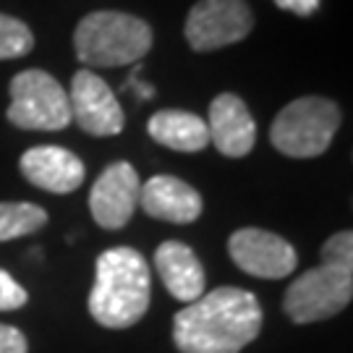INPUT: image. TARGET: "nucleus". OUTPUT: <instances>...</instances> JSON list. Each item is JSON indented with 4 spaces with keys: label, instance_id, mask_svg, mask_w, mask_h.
Returning <instances> with one entry per match:
<instances>
[{
    "label": "nucleus",
    "instance_id": "nucleus-13",
    "mask_svg": "<svg viewBox=\"0 0 353 353\" xmlns=\"http://www.w3.org/2000/svg\"><path fill=\"white\" fill-rule=\"evenodd\" d=\"M139 207L154 220L189 225L202 214V194L176 176H152L141 183Z\"/></svg>",
    "mask_w": 353,
    "mask_h": 353
},
{
    "label": "nucleus",
    "instance_id": "nucleus-6",
    "mask_svg": "<svg viewBox=\"0 0 353 353\" xmlns=\"http://www.w3.org/2000/svg\"><path fill=\"white\" fill-rule=\"evenodd\" d=\"M8 123L24 131H61L71 123V102L63 84L42 68H26L11 79Z\"/></svg>",
    "mask_w": 353,
    "mask_h": 353
},
{
    "label": "nucleus",
    "instance_id": "nucleus-9",
    "mask_svg": "<svg viewBox=\"0 0 353 353\" xmlns=\"http://www.w3.org/2000/svg\"><path fill=\"white\" fill-rule=\"evenodd\" d=\"M71 118H74L81 131L92 137H118L123 131L126 115L113 89L108 81L92 74L89 68H81L74 74L71 81Z\"/></svg>",
    "mask_w": 353,
    "mask_h": 353
},
{
    "label": "nucleus",
    "instance_id": "nucleus-21",
    "mask_svg": "<svg viewBox=\"0 0 353 353\" xmlns=\"http://www.w3.org/2000/svg\"><path fill=\"white\" fill-rule=\"evenodd\" d=\"M319 3L322 0H275L278 8L296 13V16H312V13H316Z\"/></svg>",
    "mask_w": 353,
    "mask_h": 353
},
{
    "label": "nucleus",
    "instance_id": "nucleus-15",
    "mask_svg": "<svg viewBox=\"0 0 353 353\" xmlns=\"http://www.w3.org/2000/svg\"><path fill=\"white\" fill-rule=\"evenodd\" d=\"M150 137L157 144L176 152H202L210 147L207 121L186 110H157L147 123Z\"/></svg>",
    "mask_w": 353,
    "mask_h": 353
},
{
    "label": "nucleus",
    "instance_id": "nucleus-3",
    "mask_svg": "<svg viewBox=\"0 0 353 353\" xmlns=\"http://www.w3.org/2000/svg\"><path fill=\"white\" fill-rule=\"evenodd\" d=\"M152 26L123 11H92L74 32V50L92 68H118L141 61L152 50Z\"/></svg>",
    "mask_w": 353,
    "mask_h": 353
},
{
    "label": "nucleus",
    "instance_id": "nucleus-5",
    "mask_svg": "<svg viewBox=\"0 0 353 353\" xmlns=\"http://www.w3.org/2000/svg\"><path fill=\"white\" fill-rule=\"evenodd\" d=\"M351 299L353 265L322 262L290 283L283 299V309L296 325H312L341 314Z\"/></svg>",
    "mask_w": 353,
    "mask_h": 353
},
{
    "label": "nucleus",
    "instance_id": "nucleus-17",
    "mask_svg": "<svg viewBox=\"0 0 353 353\" xmlns=\"http://www.w3.org/2000/svg\"><path fill=\"white\" fill-rule=\"evenodd\" d=\"M34 50V34L32 29L21 21L0 13V61H13L24 58Z\"/></svg>",
    "mask_w": 353,
    "mask_h": 353
},
{
    "label": "nucleus",
    "instance_id": "nucleus-11",
    "mask_svg": "<svg viewBox=\"0 0 353 353\" xmlns=\"http://www.w3.org/2000/svg\"><path fill=\"white\" fill-rule=\"evenodd\" d=\"M210 144L225 157H246L256 141V123L239 94L223 92L210 105Z\"/></svg>",
    "mask_w": 353,
    "mask_h": 353
},
{
    "label": "nucleus",
    "instance_id": "nucleus-2",
    "mask_svg": "<svg viewBox=\"0 0 353 353\" xmlns=\"http://www.w3.org/2000/svg\"><path fill=\"white\" fill-rule=\"evenodd\" d=\"M152 275L147 259L131 246H115L97 256L89 314L102 327H134L150 309Z\"/></svg>",
    "mask_w": 353,
    "mask_h": 353
},
{
    "label": "nucleus",
    "instance_id": "nucleus-10",
    "mask_svg": "<svg viewBox=\"0 0 353 353\" xmlns=\"http://www.w3.org/2000/svg\"><path fill=\"white\" fill-rule=\"evenodd\" d=\"M139 191L141 181L134 165L126 160L108 165L89 191V210L94 223L105 230H121L128 225L139 207Z\"/></svg>",
    "mask_w": 353,
    "mask_h": 353
},
{
    "label": "nucleus",
    "instance_id": "nucleus-7",
    "mask_svg": "<svg viewBox=\"0 0 353 353\" xmlns=\"http://www.w3.org/2000/svg\"><path fill=\"white\" fill-rule=\"evenodd\" d=\"M254 29V13L246 0H196L191 6L183 34L191 50L212 52L236 45Z\"/></svg>",
    "mask_w": 353,
    "mask_h": 353
},
{
    "label": "nucleus",
    "instance_id": "nucleus-4",
    "mask_svg": "<svg viewBox=\"0 0 353 353\" xmlns=\"http://www.w3.org/2000/svg\"><path fill=\"white\" fill-rule=\"evenodd\" d=\"M343 123L341 108L327 97H299L288 102L270 126L272 147L296 160L319 157L330 150Z\"/></svg>",
    "mask_w": 353,
    "mask_h": 353
},
{
    "label": "nucleus",
    "instance_id": "nucleus-19",
    "mask_svg": "<svg viewBox=\"0 0 353 353\" xmlns=\"http://www.w3.org/2000/svg\"><path fill=\"white\" fill-rule=\"evenodd\" d=\"M26 301H29V293H26L6 270H0V312L21 309Z\"/></svg>",
    "mask_w": 353,
    "mask_h": 353
},
{
    "label": "nucleus",
    "instance_id": "nucleus-14",
    "mask_svg": "<svg viewBox=\"0 0 353 353\" xmlns=\"http://www.w3.org/2000/svg\"><path fill=\"white\" fill-rule=\"evenodd\" d=\"M154 270L176 301L191 303L204 293V267L183 241H163L154 252Z\"/></svg>",
    "mask_w": 353,
    "mask_h": 353
},
{
    "label": "nucleus",
    "instance_id": "nucleus-12",
    "mask_svg": "<svg viewBox=\"0 0 353 353\" xmlns=\"http://www.w3.org/2000/svg\"><path fill=\"white\" fill-rule=\"evenodd\" d=\"M19 168L24 178L42 191L50 194H71L84 183V163L71 150L63 147H32L21 154Z\"/></svg>",
    "mask_w": 353,
    "mask_h": 353
},
{
    "label": "nucleus",
    "instance_id": "nucleus-20",
    "mask_svg": "<svg viewBox=\"0 0 353 353\" xmlns=\"http://www.w3.org/2000/svg\"><path fill=\"white\" fill-rule=\"evenodd\" d=\"M0 353H26L24 332L13 325H0Z\"/></svg>",
    "mask_w": 353,
    "mask_h": 353
},
{
    "label": "nucleus",
    "instance_id": "nucleus-1",
    "mask_svg": "<svg viewBox=\"0 0 353 353\" xmlns=\"http://www.w3.org/2000/svg\"><path fill=\"white\" fill-rule=\"evenodd\" d=\"M259 330V299L233 285L202 293L173 316V343L181 353H239Z\"/></svg>",
    "mask_w": 353,
    "mask_h": 353
},
{
    "label": "nucleus",
    "instance_id": "nucleus-8",
    "mask_svg": "<svg viewBox=\"0 0 353 353\" xmlns=\"http://www.w3.org/2000/svg\"><path fill=\"white\" fill-rule=\"evenodd\" d=\"M228 252L239 270L246 275L265 280H280L290 275L299 256L296 249L278 233H270L262 228H241L228 239Z\"/></svg>",
    "mask_w": 353,
    "mask_h": 353
},
{
    "label": "nucleus",
    "instance_id": "nucleus-16",
    "mask_svg": "<svg viewBox=\"0 0 353 353\" xmlns=\"http://www.w3.org/2000/svg\"><path fill=\"white\" fill-rule=\"evenodd\" d=\"M48 225V212L39 204L0 202V241H13L37 233Z\"/></svg>",
    "mask_w": 353,
    "mask_h": 353
},
{
    "label": "nucleus",
    "instance_id": "nucleus-18",
    "mask_svg": "<svg viewBox=\"0 0 353 353\" xmlns=\"http://www.w3.org/2000/svg\"><path fill=\"white\" fill-rule=\"evenodd\" d=\"M322 262H343V265H353V233L351 230H341L335 236H330L322 246Z\"/></svg>",
    "mask_w": 353,
    "mask_h": 353
}]
</instances>
